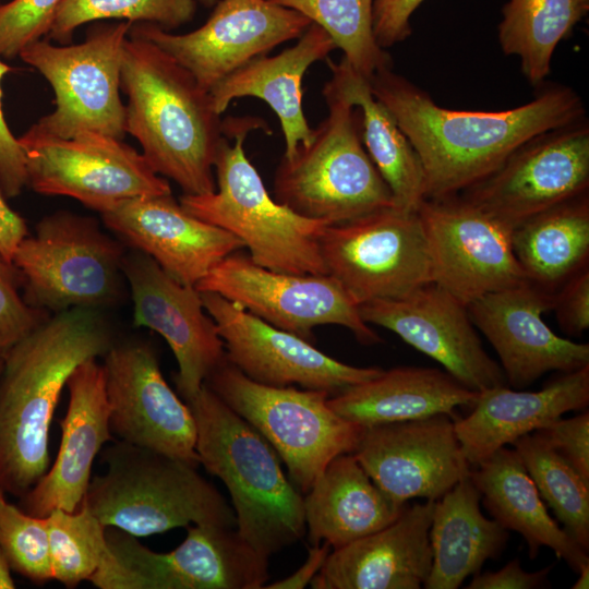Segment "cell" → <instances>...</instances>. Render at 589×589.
<instances>
[{
    "instance_id": "9",
    "label": "cell",
    "mask_w": 589,
    "mask_h": 589,
    "mask_svg": "<svg viewBox=\"0 0 589 589\" xmlns=\"http://www.w3.org/2000/svg\"><path fill=\"white\" fill-rule=\"evenodd\" d=\"M124 255L122 244L96 219L61 211L41 218L11 261L22 277L25 302L57 313L116 301Z\"/></svg>"
},
{
    "instance_id": "46",
    "label": "cell",
    "mask_w": 589,
    "mask_h": 589,
    "mask_svg": "<svg viewBox=\"0 0 589 589\" xmlns=\"http://www.w3.org/2000/svg\"><path fill=\"white\" fill-rule=\"evenodd\" d=\"M423 1L373 0V35L381 48L386 50L411 35L410 19Z\"/></svg>"
},
{
    "instance_id": "33",
    "label": "cell",
    "mask_w": 589,
    "mask_h": 589,
    "mask_svg": "<svg viewBox=\"0 0 589 589\" xmlns=\"http://www.w3.org/2000/svg\"><path fill=\"white\" fill-rule=\"evenodd\" d=\"M332 73L324 87L359 111L361 140L366 153L388 185L395 206L417 212L425 199L419 157L389 110L373 95L370 81L341 58H326Z\"/></svg>"
},
{
    "instance_id": "34",
    "label": "cell",
    "mask_w": 589,
    "mask_h": 589,
    "mask_svg": "<svg viewBox=\"0 0 589 589\" xmlns=\"http://www.w3.org/2000/svg\"><path fill=\"white\" fill-rule=\"evenodd\" d=\"M512 243L526 279L554 292L588 265V193L522 221L514 228Z\"/></svg>"
},
{
    "instance_id": "21",
    "label": "cell",
    "mask_w": 589,
    "mask_h": 589,
    "mask_svg": "<svg viewBox=\"0 0 589 589\" xmlns=\"http://www.w3.org/2000/svg\"><path fill=\"white\" fill-rule=\"evenodd\" d=\"M358 308L365 323L395 333L467 388L479 393L506 384L501 365L484 350L467 305L436 284Z\"/></svg>"
},
{
    "instance_id": "24",
    "label": "cell",
    "mask_w": 589,
    "mask_h": 589,
    "mask_svg": "<svg viewBox=\"0 0 589 589\" xmlns=\"http://www.w3.org/2000/svg\"><path fill=\"white\" fill-rule=\"evenodd\" d=\"M100 215L120 240L189 286L244 248L232 233L185 212L172 194L125 200Z\"/></svg>"
},
{
    "instance_id": "37",
    "label": "cell",
    "mask_w": 589,
    "mask_h": 589,
    "mask_svg": "<svg viewBox=\"0 0 589 589\" xmlns=\"http://www.w3.org/2000/svg\"><path fill=\"white\" fill-rule=\"evenodd\" d=\"M296 10L322 27L344 59L370 80L392 68L390 55L375 41L372 27L373 0H269Z\"/></svg>"
},
{
    "instance_id": "38",
    "label": "cell",
    "mask_w": 589,
    "mask_h": 589,
    "mask_svg": "<svg viewBox=\"0 0 589 589\" xmlns=\"http://www.w3.org/2000/svg\"><path fill=\"white\" fill-rule=\"evenodd\" d=\"M52 579L75 588L98 572L111 555L106 527L84 506L55 509L46 516Z\"/></svg>"
},
{
    "instance_id": "40",
    "label": "cell",
    "mask_w": 589,
    "mask_h": 589,
    "mask_svg": "<svg viewBox=\"0 0 589 589\" xmlns=\"http://www.w3.org/2000/svg\"><path fill=\"white\" fill-rule=\"evenodd\" d=\"M0 546L12 570L36 585L52 579L46 517L10 504L1 490Z\"/></svg>"
},
{
    "instance_id": "47",
    "label": "cell",
    "mask_w": 589,
    "mask_h": 589,
    "mask_svg": "<svg viewBox=\"0 0 589 589\" xmlns=\"http://www.w3.org/2000/svg\"><path fill=\"white\" fill-rule=\"evenodd\" d=\"M552 569L546 566L537 572H527L518 558L512 560L497 572L476 573L467 589H536L549 587V574Z\"/></svg>"
},
{
    "instance_id": "8",
    "label": "cell",
    "mask_w": 589,
    "mask_h": 589,
    "mask_svg": "<svg viewBox=\"0 0 589 589\" xmlns=\"http://www.w3.org/2000/svg\"><path fill=\"white\" fill-rule=\"evenodd\" d=\"M204 384L269 443L302 494L335 457L354 452L364 429L334 411L327 392L263 385L226 358Z\"/></svg>"
},
{
    "instance_id": "42",
    "label": "cell",
    "mask_w": 589,
    "mask_h": 589,
    "mask_svg": "<svg viewBox=\"0 0 589 589\" xmlns=\"http://www.w3.org/2000/svg\"><path fill=\"white\" fill-rule=\"evenodd\" d=\"M21 288L19 271L0 253V357L49 316L28 305Z\"/></svg>"
},
{
    "instance_id": "1",
    "label": "cell",
    "mask_w": 589,
    "mask_h": 589,
    "mask_svg": "<svg viewBox=\"0 0 589 589\" xmlns=\"http://www.w3.org/2000/svg\"><path fill=\"white\" fill-rule=\"evenodd\" d=\"M421 163L425 199L459 194L494 172L522 143L585 117L580 96L553 84L525 105L501 111L455 110L392 68L370 80ZM424 199V200H425Z\"/></svg>"
},
{
    "instance_id": "49",
    "label": "cell",
    "mask_w": 589,
    "mask_h": 589,
    "mask_svg": "<svg viewBox=\"0 0 589 589\" xmlns=\"http://www.w3.org/2000/svg\"><path fill=\"white\" fill-rule=\"evenodd\" d=\"M26 236L25 220L9 206L0 191V253L11 261L19 243Z\"/></svg>"
},
{
    "instance_id": "14",
    "label": "cell",
    "mask_w": 589,
    "mask_h": 589,
    "mask_svg": "<svg viewBox=\"0 0 589 589\" xmlns=\"http://www.w3.org/2000/svg\"><path fill=\"white\" fill-rule=\"evenodd\" d=\"M432 283L465 305L526 281L512 243L514 228L456 194L425 199L417 211Z\"/></svg>"
},
{
    "instance_id": "10",
    "label": "cell",
    "mask_w": 589,
    "mask_h": 589,
    "mask_svg": "<svg viewBox=\"0 0 589 589\" xmlns=\"http://www.w3.org/2000/svg\"><path fill=\"white\" fill-rule=\"evenodd\" d=\"M131 26L127 21L101 24L81 44L57 46L41 38L20 52L55 94V109L34 124L37 129L63 139L93 132L122 140L121 63Z\"/></svg>"
},
{
    "instance_id": "2",
    "label": "cell",
    "mask_w": 589,
    "mask_h": 589,
    "mask_svg": "<svg viewBox=\"0 0 589 589\" xmlns=\"http://www.w3.org/2000/svg\"><path fill=\"white\" fill-rule=\"evenodd\" d=\"M98 309L48 316L3 356L0 374V490L23 496L47 472L49 432L60 395L83 362L113 345Z\"/></svg>"
},
{
    "instance_id": "39",
    "label": "cell",
    "mask_w": 589,
    "mask_h": 589,
    "mask_svg": "<svg viewBox=\"0 0 589 589\" xmlns=\"http://www.w3.org/2000/svg\"><path fill=\"white\" fill-rule=\"evenodd\" d=\"M195 10L196 0H61L47 36L68 44L79 26L104 20L171 29L190 22Z\"/></svg>"
},
{
    "instance_id": "25",
    "label": "cell",
    "mask_w": 589,
    "mask_h": 589,
    "mask_svg": "<svg viewBox=\"0 0 589 589\" xmlns=\"http://www.w3.org/2000/svg\"><path fill=\"white\" fill-rule=\"evenodd\" d=\"M69 406L61 421V443L53 465L21 496L20 508L46 517L55 509L80 508L101 447L113 441L103 364L89 359L70 375Z\"/></svg>"
},
{
    "instance_id": "27",
    "label": "cell",
    "mask_w": 589,
    "mask_h": 589,
    "mask_svg": "<svg viewBox=\"0 0 589 589\" xmlns=\"http://www.w3.org/2000/svg\"><path fill=\"white\" fill-rule=\"evenodd\" d=\"M588 405L589 364L562 373L539 390L505 384L479 392L471 412L455 419L454 426L465 457L477 466L505 445Z\"/></svg>"
},
{
    "instance_id": "51",
    "label": "cell",
    "mask_w": 589,
    "mask_h": 589,
    "mask_svg": "<svg viewBox=\"0 0 589 589\" xmlns=\"http://www.w3.org/2000/svg\"><path fill=\"white\" fill-rule=\"evenodd\" d=\"M579 576L572 586L573 589H588L589 588V564L584 565L577 573Z\"/></svg>"
},
{
    "instance_id": "4",
    "label": "cell",
    "mask_w": 589,
    "mask_h": 589,
    "mask_svg": "<svg viewBox=\"0 0 589 589\" xmlns=\"http://www.w3.org/2000/svg\"><path fill=\"white\" fill-rule=\"evenodd\" d=\"M185 402L200 464L226 485L240 536L268 558L300 541L306 532L303 494L275 449L205 384Z\"/></svg>"
},
{
    "instance_id": "22",
    "label": "cell",
    "mask_w": 589,
    "mask_h": 589,
    "mask_svg": "<svg viewBox=\"0 0 589 589\" xmlns=\"http://www.w3.org/2000/svg\"><path fill=\"white\" fill-rule=\"evenodd\" d=\"M122 272L131 290L134 325L165 338L178 363L177 392L184 401L191 399L226 358L224 341L205 311L201 292L175 279L137 250L124 255Z\"/></svg>"
},
{
    "instance_id": "11",
    "label": "cell",
    "mask_w": 589,
    "mask_h": 589,
    "mask_svg": "<svg viewBox=\"0 0 589 589\" xmlns=\"http://www.w3.org/2000/svg\"><path fill=\"white\" fill-rule=\"evenodd\" d=\"M27 185L44 195L77 200L106 212L134 197L168 195V181L121 139L86 132L63 139L34 124L20 137Z\"/></svg>"
},
{
    "instance_id": "3",
    "label": "cell",
    "mask_w": 589,
    "mask_h": 589,
    "mask_svg": "<svg viewBox=\"0 0 589 589\" xmlns=\"http://www.w3.org/2000/svg\"><path fill=\"white\" fill-rule=\"evenodd\" d=\"M128 97L124 131L153 170L190 195L214 192V161L224 136L209 92L154 43L130 34L121 63Z\"/></svg>"
},
{
    "instance_id": "52",
    "label": "cell",
    "mask_w": 589,
    "mask_h": 589,
    "mask_svg": "<svg viewBox=\"0 0 589 589\" xmlns=\"http://www.w3.org/2000/svg\"><path fill=\"white\" fill-rule=\"evenodd\" d=\"M205 7H212L216 4L218 0H199Z\"/></svg>"
},
{
    "instance_id": "30",
    "label": "cell",
    "mask_w": 589,
    "mask_h": 589,
    "mask_svg": "<svg viewBox=\"0 0 589 589\" xmlns=\"http://www.w3.org/2000/svg\"><path fill=\"white\" fill-rule=\"evenodd\" d=\"M303 495L311 544L332 550L388 526L407 506L382 492L352 453L335 457Z\"/></svg>"
},
{
    "instance_id": "26",
    "label": "cell",
    "mask_w": 589,
    "mask_h": 589,
    "mask_svg": "<svg viewBox=\"0 0 589 589\" xmlns=\"http://www.w3.org/2000/svg\"><path fill=\"white\" fill-rule=\"evenodd\" d=\"M435 501L406 506L381 530L334 549L313 589H420L432 567L430 527Z\"/></svg>"
},
{
    "instance_id": "6",
    "label": "cell",
    "mask_w": 589,
    "mask_h": 589,
    "mask_svg": "<svg viewBox=\"0 0 589 589\" xmlns=\"http://www.w3.org/2000/svg\"><path fill=\"white\" fill-rule=\"evenodd\" d=\"M101 454L106 471L91 479L81 505L105 527L135 537L191 524L236 527L232 507L196 466L120 440Z\"/></svg>"
},
{
    "instance_id": "15",
    "label": "cell",
    "mask_w": 589,
    "mask_h": 589,
    "mask_svg": "<svg viewBox=\"0 0 589 589\" xmlns=\"http://www.w3.org/2000/svg\"><path fill=\"white\" fill-rule=\"evenodd\" d=\"M588 187L589 123L584 117L529 139L459 195L515 228L588 193Z\"/></svg>"
},
{
    "instance_id": "18",
    "label": "cell",
    "mask_w": 589,
    "mask_h": 589,
    "mask_svg": "<svg viewBox=\"0 0 589 589\" xmlns=\"http://www.w3.org/2000/svg\"><path fill=\"white\" fill-rule=\"evenodd\" d=\"M201 298L224 341L226 359L256 383L275 387L296 384L334 396L383 371L340 362L217 293L204 291Z\"/></svg>"
},
{
    "instance_id": "45",
    "label": "cell",
    "mask_w": 589,
    "mask_h": 589,
    "mask_svg": "<svg viewBox=\"0 0 589 589\" xmlns=\"http://www.w3.org/2000/svg\"><path fill=\"white\" fill-rule=\"evenodd\" d=\"M11 70L0 57V191L5 199L16 197L27 185L24 155L9 129L1 103V81Z\"/></svg>"
},
{
    "instance_id": "23",
    "label": "cell",
    "mask_w": 589,
    "mask_h": 589,
    "mask_svg": "<svg viewBox=\"0 0 589 589\" xmlns=\"http://www.w3.org/2000/svg\"><path fill=\"white\" fill-rule=\"evenodd\" d=\"M555 292L528 280L486 293L467 305L477 327L498 356L506 385L522 389L551 371L589 364V345L557 336L542 320Z\"/></svg>"
},
{
    "instance_id": "32",
    "label": "cell",
    "mask_w": 589,
    "mask_h": 589,
    "mask_svg": "<svg viewBox=\"0 0 589 589\" xmlns=\"http://www.w3.org/2000/svg\"><path fill=\"white\" fill-rule=\"evenodd\" d=\"M480 502L469 476L435 501L429 532L432 567L423 588L457 589L505 550L508 530L485 517Z\"/></svg>"
},
{
    "instance_id": "20",
    "label": "cell",
    "mask_w": 589,
    "mask_h": 589,
    "mask_svg": "<svg viewBox=\"0 0 589 589\" xmlns=\"http://www.w3.org/2000/svg\"><path fill=\"white\" fill-rule=\"evenodd\" d=\"M393 502L437 501L470 473L455 432L454 419H423L364 428L352 453Z\"/></svg>"
},
{
    "instance_id": "13",
    "label": "cell",
    "mask_w": 589,
    "mask_h": 589,
    "mask_svg": "<svg viewBox=\"0 0 589 589\" xmlns=\"http://www.w3.org/2000/svg\"><path fill=\"white\" fill-rule=\"evenodd\" d=\"M217 293L264 322L314 341L320 325H340L363 345L381 337L363 321L359 308L330 275L288 274L255 264L236 251L215 265L195 286Z\"/></svg>"
},
{
    "instance_id": "35",
    "label": "cell",
    "mask_w": 589,
    "mask_h": 589,
    "mask_svg": "<svg viewBox=\"0 0 589 589\" xmlns=\"http://www.w3.org/2000/svg\"><path fill=\"white\" fill-rule=\"evenodd\" d=\"M588 11L589 0H508L497 27L500 46L519 58L522 75L539 86L551 72L557 45Z\"/></svg>"
},
{
    "instance_id": "16",
    "label": "cell",
    "mask_w": 589,
    "mask_h": 589,
    "mask_svg": "<svg viewBox=\"0 0 589 589\" xmlns=\"http://www.w3.org/2000/svg\"><path fill=\"white\" fill-rule=\"evenodd\" d=\"M310 24L303 14L269 0H218L208 20L190 33L137 23L130 34L157 45L209 92L254 58L299 38Z\"/></svg>"
},
{
    "instance_id": "48",
    "label": "cell",
    "mask_w": 589,
    "mask_h": 589,
    "mask_svg": "<svg viewBox=\"0 0 589 589\" xmlns=\"http://www.w3.org/2000/svg\"><path fill=\"white\" fill-rule=\"evenodd\" d=\"M332 548L327 543L313 544L309 550L308 557L303 565L290 576L266 585L269 589H302L310 585L311 580L325 563Z\"/></svg>"
},
{
    "instance_id": "17",
    "label": "cell",
    "mask_w": 589,
    "mask_h": 589,
    "mask_svg": "<svg viewBox=\"0 0 589 589\" xmlns=\"http://www.w3.org/2000/svg\"><path fill=\"white\" fill-rule=\"evenodd\" d=\"M183 542L154 552L132 536L106 527L109 549L131 575L134 589H261L269 579V558L236 527L188 526Z\"/></svg>"
},
{
    "instance_id": "12",
    "label": "cell",
    "mask_w": 589,
    "mask_h": 589,
    "mask_svg": "<svg viewBox=\"0 0 589 589\" xmlns=\"http://www.w3.org/2000/svg\"><path fill=\"white\" fill-rule=\"evenodd\" d=\"M328 275L359 306L400 298L432 283L431 263L417 212L396 206L328 225L320 238Z\"/></svg>"
},
{
    "instance_id": "28",
    "label": "cell",
    "mask_w": 589,
    "mask_h": 589,
    "mask_svg": "<svg viewBox=\"0 0 589 589\" xmlns=\"http://www.w3.org/2000/svg\"><path fill=\"white\" fill-rule=\"evenodd\" d=\"M334 49L330 36L311 23L294 46L273 57L254 58L215 85L209 91L215 110L221 115L240 97L260 98L279 119L284 156L291 155L299 143L310 141L313 132L302 107L303 76L314 62L328 58Z\"/></svg>"
},
{
    "instance_id": "41",
    "label": "cell",
    "mask_w": 589,
    "mask_h": 589,
    "mask_svg": "<svg viewBox=\"0 0 589 589\" xmlns=\"http://www.w3.org/2000/svg\"><path fill=\"white\" fill-rule=\"evenodd\" d=\"M61 0H12L0 4V57L13 59L47 36Z\"/></svg>"
},
{
    "instance_id": "43",
    "label": "cell",
    "mask_w": 589,
    "mask_h": 589,
    "mask_svg": "<svg viewBox=\"0 0 589 589\" xmlns=\"http://www.w3.org/2000/svg\"><path fill=\"white\" fill-rule=\"evenodd\" d=\"M587 483H589V411L558 418L534 431Z\"/></svg>"
},
{
    "instance_id": "44",
    "label": "cell",
    "mask_w": 589,
    "mask_h": 589,
    "mask_svg": "<svg viewBox=\"0 0 589 589\" xmlns=\"http://www.w3.org/2000/svg\"><path fill=\"white\" fill-rule=\"evenodd\" d=\"M562 328L580 335L589 328L588 265L567 279L555 292L554 308Z\"/></svg>"
},
{
    "instance_id": "36",
    "label": "cell",
    "mask_w": 589,
    "mask_h": 589,
    "mask_svg": "<svg viewBox=\"0 0 589 589\" xmlns=\"http://www.w3.org/2000/svg\"><path fill=\"white\" fill-rule=\"evenodd\" d=\"M528 474L562 528L589 550V483L536 433L514 442Z\"/></svg>"
},
{
    "instance_id": "5",
    "label": "cell",
    "mask_w": 589,
    "mask_h": 589,
    "mask_svg": "<svg viewBox=\"0 0 589 589\" xmlns=\"http://www.w3.org/2000/svg\"><path fill=\"white\" fill-rule=\"evenodd\" d=\"M263 128L257 118H228L218 145L214 171L217 190L180 197L192 216L236 236L250 251L251 260L267 269L288 274H327L320 238L328 226L303 217L271 197L245 155L244 141Z\"/></svg>"
},
{
    "instance_id": "53",
    "label": "cell",
    "mask_w": 589,
    "mask_h": 589,
    "mask_svg": "<svg viewBox=\"0 0 589 589\" xmlns=\"http://www.w3.org/2000/svg\"><path fill=\"white\" fill-rule=\"evenodd\" d=\"M2 365H3V357H0V374H1V371H2Z\"/></svg>"
},
{
    "instance_id": "7",
    "label": "cell",
    "mask_w": 589,
    "mask_h": 589,
    "mask_svg": "<svg viewBox=\"0 0 589 589\" xmlns=\"http://www.w3.org/2000/svg\"><path fill=\"white\" fill-rule=\"evenodd\" d=\"M322 94L327 116L308 143L283 156L274 178L275 200L328 225L395 206L362 143L358 109L326 87Z\"/></svg>"
},
{
    "instance_id": "29",
    "label": "cell",
    "mask_w": 589,
    "mask_h": 589,
    "mask_svg": "<svg viewBox=\"0 0 589 589\" xmlns=\"http://www.w3.org/2000/svg\"><path fill=\"white\" fill-rule=\"evenodd\" d=\"M479 393L435 368L397 366L328 397L342 418L362 428L435 414L454 417L457 407L472 406Z\"/></svg>"
},
{
    "instance_id": "19",
    "label": "cell",
    "mask_w": 589,
    "mask_h": 589,
    "mask_svg": "<svg viewBox=\"0 0 589 589\" xmlns=\"http://www.w3.org/2000/svg\"><path fill=\"white\" fill-rule=\"evenodd\" d=\"M103 368L111 433L197 467L193 413L164 378L154 349L139 341L113 344Z\"/></svg>"
},
{
    "instance_id": "50",
    "label": "cell",
    "mask_w": 589,
    "mask_h": 589,
    "mask_svg": "<svg viewBox=\"0 0 589 589\" xmlns=\"http://www.w3.org/2000/svg\"><path fill=\"white\" fill-rule=\"evenodd\" d=\"M11 567L5 558V555L0 546V589H13L15 582L11 574Z\"/></svg>"
},
{
    "instance_id": "31",
    "label": "cell",
    "mask_w": 589,
    "mask_h": 589,
    "mask_svg": "<svg viewBox=\"0 0 589 589\" xmlns=\"http://www.w3.org/2000/svg\"><path fill=\"white\" fill-rule=\"evenodd\" d=\"M470 470L492 518L506 530L518 532L528 545L530 560L548 546L575 572L589 564L582 549L549 514L544 501L515 449L502 447Z\"/></svg>"
}]
</instances>
